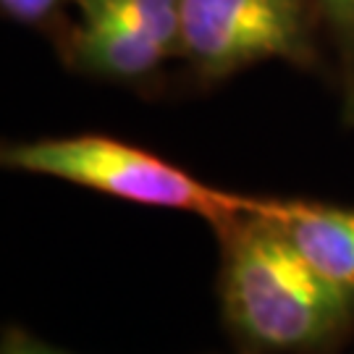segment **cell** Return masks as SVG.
<instances>
[{
  "label": "cell",
  "instance_id": "7a4b0ae2",
  "mask_svg": "<svg viewBox=\"0 0 354 354\" xmlns=\"http://www.w3.org/2000/svg\"><path fill=\"white\" fill-rule=\"evenodd\" d=\"M0 160L11 171L58 178L145 207L181 210L207 221L213 231L244 215L273 210V197L218 189L155 152L102 134H71L11 142Z\"/></svg>",
  "mask_w": 354,
  "mask_h": 354
},
{
  "label": "cell",
  "instance_id": "6da1fadb",
  "mask_svg": "<svg viewBox=\"0 0 354 354\" xmlns=\"http://www.w3.org/2000/svg\"><path fill=\"white\" fill-rule=\"evenodd\" d=\"M218 231V299L239 354H342L354 339V291L304 260L270 215Z\"/></svg>",
  "mask_w": 354,
  "mask_h": 354
},
{
  "label": "cell",
  "instance_id": "5b68a950",
  "mask_svg": "<svg viewBox=\"0 0 354 354\" xmlns=\"http://www.w3.org/2000/svg\"><path fill=\"white\" fill-rule=\"evenodd\" d=\"M270 218L310 266L346 291H354V207L281 200Z\"/></svg>",
  "mask_w": 354,
  "mask_h": 354
},
{
  "label": "cell",
  "instance_id": "52a82bcc",
  "mask_svg": "<svg viewBox=\"0 0 354 354\" xmlns=\"http://www.w3.org/2000/svg\"><path fill=\"white\" fill-rule=\"evenodd\" d=\"M3 16L16 24L32 26L55 37L58 29L68 21L74 0H0Z\"/></svg>",
  "mask_w": 354,
  "mask_h": 354
},
{
  "label": "cell",
  "instance_id": "277c9868",
  "mask_svg": "<svg viewBox=\"0 0 354 354\" xmlns=\"http://www.w3.org/2000/svg\"><path fill=\"white\" fill-rule=\"evenodd\" d=\"M71 71L131 89H155L176 55L127 13L102 0H74L71 16L53 37Z\"/></svg>",
  "mask_w": 354,
  "mask_h": 354
},
{
  "label": "cell",
  "instance_id": "3957f363",
  "mask_svg": "<svg viewBox=\"0 0 354 354\" xmlns=\"http://www.w3.org/2000/svg\"><path fill=\"white\" fill-rule=\"evenodd\" d=\"M323 37L317 0H181L178 61L203 87L268 61L323 71Z\"/></svg>",
  "mask_w": 354,
  "mask_h": 354
},
{
  "label": "cell",
  "instance_id": "8992f818",
  "mask_svg": "<svg viewBox=\"0 0 354 354\" xmlns=\"http://www.w3.org/2000/svg\"><path fill=\"white\" fill-rule=\"evenodd\" d=\"M326 37L339 58V87L344 118L354 127V0H317Z\"/></svg>",
  "mask_w": 354,
  "mask_h": 354
},
{
  "label": "cell",
  "instance_id": "ba28073f",
  "mask_svg": "<svg viewBox=\"0 0 354 354\" xmlns=\"http://www.w3.org/2000/svg\"><path fill=\"white\" fill-rule=\"evenodd\" d=\"M0 354H68L58 346H50L45 344L42 339L32 336L29 330L24 328H6L3 333V352Z\"/></svg>",
  "mask_w": 354,
  "mask_h": 354
}]
</instances>
